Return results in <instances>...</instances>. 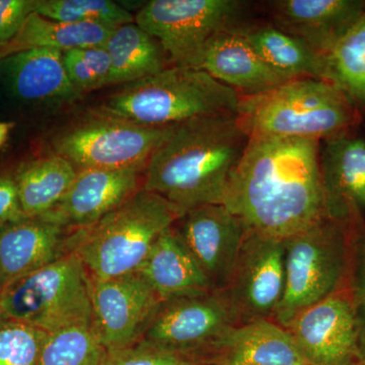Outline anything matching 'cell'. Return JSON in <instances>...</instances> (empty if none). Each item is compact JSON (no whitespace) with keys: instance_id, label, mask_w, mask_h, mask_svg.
I'll use <instances>...</instances> for the list:
<instances>
[{"instance_id":"28","label":"cell","mask_w":365,"mask_h":365,"mask_svg":"<svg viewBox=\"0 0 365 365\" xmlns=\"http://www.w3.org/2000/svg\"><path fill=\"white\" fill-rule=\"evenodd\" d=\"M107 349L91 326L48 333L38 365H104Z\"/></svg>"},{"instance_id":"1","label":"cell","mask_w":365,"mask_h":365,"mask_svg":"<svg viewBox=\"0 0 365 365\" xmlns=\"http://www.w3.org/2000/svg\"><path fill=\"white\" fill-rule=\"evenodd\" d=\"M319 148L314 139L250 137L222 205L257 234L284 241L302 232L325 216Z\"/></svg>"},{"instance_id":"23","label":"cell","mask_w":365,"mask_h":365,"mask_svg":"<svg viewBox=\"0 0 365 365\" xmlns=\"http://www.w3.org/2000/svg\"><path fill=\"white\" fill-rule=\"evenodd\" d=\"M235 30L270 68L287 81L297 78L323 81L322 55L304 41L274 25L235 26Z\"/></svg>"},{"instance_id":"31","label":"cell","mask_w":365,"mask_h":365,"mask_svg":"<svg viewBox=\"0 0 365 365\" xmlns=\"http://www.w3.org/2000/svg\"><path fill=\"white\" fill-rule=\"evenodd\" d=\"M67 76L81 93L107 86L111 58L105 46L76 48L63 53Z\"/></svg>"},{"instance_id":"2","label":"cell","mask_w":365,"mask_h":365,"mask_svg":"<svg viewBox=\"0 0 365 365\" xmlns=\"http://www.w3.org/2000/svg\"><path fill=\"white\" fill-rule=\"evenodd\" d=\"M249 140L237 113L174 125L151 155L143 189L167 199L181 217L197 206L222 204Z\"/></svg>"},{"instance_id":"5","label":"cell","mask_w":365,"mask_h":365,"mask_svg":"<svg viewBox=\"0 0 365 365\" xmlns=\"http://www.w3.org/2000/svg\"><path fill=\"white\" fill-rule=\"evenodd\" d=\"M241 98L203 69L170 66L125 85L101 108L139 124L165 127L220 113H237Z\"/></svg>"},{"instance_id":"25","label":"cell","mask_w":365,"mask_h":365,"mask_svg":"<svg viewBox=\"0 0 365 365\" xmlns=\"http://www.w3.org/2000/svg\"><path fill=\"white\" fill-rule=\"evenodd\" d=\"M113 30L91 24L53 21L32 13L13 39L0 47V59L33 49H55L64 53L76 48L105 45Z\"/></svg>"},{"instance_id":"13","label":"cell","mask_w":365,"mask_h":365,"mask_svg":"<svg viewBox=\"0 0 365 365\" xmlns=\"http://www.w3.org/2000/svg\"><path fill=\"white\" fill-rule=\"evenodd\" d=\"M81 95L67 76L59 50H28L0 59V102L14 110L61 107Z\"/></svg>"},{"instance_id":"6","label":"cell","mask_w":365,"mask_h":365,"mask_svg":"<svg viewBox=\"0 0 365 365\" xmlns=\"http://www.w3.org/2000/svg\"><path fill=\"white\" fill-rule=\"evenodd\" d=\"M0 312L46 333L91 327V278L69 252L49 265L2 288Z\"/></svg>"},{"instance_id":"10","label":"cell","mask_w":365,"mask_h":365,"mask_svg":"<svg viewBox=\"0 0 365 365\" xmlns=\"http://www.w3.org/2000/svg\"><path fill=\"white\" fill-rule=\"evenodd\" d=\"M237 319L220 292L186 295L165 300L143 339L193 360L212 353Z\"/></svg>"},{"instance_id":"14","label":"cell","mask_w":365,"mask_h":365,"mask_svg":"<svg viewBox=\"0 0 365 365\" xmlns=\"http://www.w3.org/2000/svg\"><path fill=\"white\" fill-rule=\"evenodd\" d=\"M288 330L307 365H346L359 356V319L352 292L339 290L309 307Z\"/></svg>"},{"instance_id":"27","label":"cell","mask_w":365,"mask_h":365,"mask_svg":"<svg viewBox=\"0 0 365 365\" xmlns=\"http://www.w3.org/2000/svg\"><path fill=\"white\" fill-rule=\"evenodd\" d=\"M323 60V81L339 88L355 108L365 109V13Z\"/></svg>"},{"instance_id":"19","label":"cell","mask_w":365,"mask_h":365,"mask_svg":"<svg viewBox=\"0 0 365 365\" xmlns=\"http://www.w3.org/2000/svg\"><path fill=\"white\" fill-rule=\"evenodd\" d=\"M274 26L326 54L365 13L356 0H276L269 2Z\"/></svg>"},{"instance_id":"39","label":"cell","mask_w":365,"mask_h":365,"mask_svg":"<svg viewBox=\"0 0 365 365\" xmlns=\"http://www.w3.org/2000/svg\"><path fill=\"white\" fill-rule=\"evenodd\" d=\"M0 292H1V284H0Z\"/></svg>"},{"instance_id":"16","label":"cell","mask_w":365,"mask_h":365,"mask_svg":"<svg viewBox=\"0 0 365 365\" xmlns=\"http://www.w3.org/2000/svg\"><path fill=\"white\" fill-rule=\"evenodd\" d=\"M143 170H78L61 201L43 217L69 230L90 227L128 200L139 188Z\"/></svg>"},{"instance_id":"38","label":"cell","mask_w":365,"mask_h":365,"mask_svg":"<svg viewBox=\"0 0 365 365\" xmlns=\"http://www.w3.org/2000/svg\"><path fill=\"white\" fill-rule=\"evenodd\" d=\"M197 365H218V364H197Z\"/></svg>"},{"instance_id":"26","label":"cell","mask_w":365,"mask_h":365,"mask_svg":"<svg viewBox=\"0 0 365 365\" xmlns=\"http://www.w3.org/2000/svg\"><path fill=\"white\" fill-rule=\"evenodd\" d=\"M104 46L112 63L107 86L128 85L167 68L162 46L135 23L114 29Z\"/></svg>"},{"instance_id":"32","label":"cell","mask_w":365,"mask_h":365,"mask_svg":"<svg viewBox=\"0 0 365 365\" xmlns=\"http://www.w3.org/2000/svg\"><path fill=\"white\" fill-rule=\"evenodd\" d=\"M198 362L140 340L121 349L108 351L104 365H197Z\"/></svg>"},{"instance_id":"17","label":"cell","mask_w":365,"mask_h":365,"mask_svg":"<svg viewBox=\"0 0 365 365\" xmlns=\"http://www.w3.org/2000/svg\"><path fill=\"white\" fill-rule=\"evenodd\" d=\"M326 217L346 225L365 211V140L346 134L319 148Z\"/></svg>"},{"instance_id":"29","label":"cell","mask_w":365,"mask_h":365,"mask_svg":"<svg viewBox=\"0 0 365 365\" xmlns=\"http://www.w3.org/2000/svg\"><path fill=\"white\" fill-rule=\"evenodd\" d=\"M34 13L53 21L111 29L135 21L124 7L110 0H36Z\"/></svg>"},{"instance_id":"18","label":"cell","mask_w":365,"mask_h":365,"mask_svg":"<svg viewBox=\"0 0 365 365\" xmlns=\"http://www.w3.org/2000/svg\"><path fill=\"white\" fill-rule=\"evenodd\" d=\"M71 230L43 216L25 217L0 228L2 288L69 253Z\"/></svg>"},{"instance_id":"3","label":"cell","mask_w":365,"mask_h":365,"mask_svg":"<svg viewBox=\"0 0 365 365\" xmlns=\"http://www.w3.org/2000/svg\"><path fill=\"white\" fill-rule=\"evenodd\" d=\"M180 218L167 199L143 188L90 227L71 230L67 245L91 279H110L138 271L158 237Z\"/></svg>"},{"instance_id":"30","label":"cell","mask_w":365,"mask_h":365,"mask_svg":"<svg viewBox=\"0 0 365 365\" xmlns=\"http://www.w3.org/2000/svg\"><path fill=\"white\" fill-rule=\"evenodd\" d=\"M47 335L0 312V365H38Z\"/></svg>"},{"instance_id":"21","label":"cell","mask_w":365,"mask_h":365,"mask_svg":"<svg viewBox=\"0 0 365 365\" xmlns=\"http://www.w3.org/2000/svg\"><path fill=\"white\" fill-rule=\"evenodd\" d=\"M215 354L218 365H307L289 330L272 319L234 327Z\"/></svg>"},{"instance_id":"35","label":"cell","mask_w":365,"mask_h":365,"mask_svg":"<svg viewBox=\"0 0 365 365\" xmlns=\"http://www.w3.org/2000/svg\"><path fill=\"white\" fill-rule=\"evenodd\" d=\"M25 217L14 177L0 176V228Z\"/></svg>"},{"instance_id":"8","label":"cell","mask_w":365,"mask_h":365,"mask_svg":"<svg viewBox=\"0 0 365 365\" xmlns=\"http://www.w3.org/2000/svg\"><path fill=\"white\" fill-rule=\"evenodd\" d=\"M173 127L139 124L100 108L54 134L52 145L78 170H143Z\"/></svg>"},{"instance_id":"11","label":"cell","mask_w":365,"mask_h":365,"mask_svg":"<svg viewBox=\"0 0 365 365\" xmlns=\"http://www.w3.org/2000/svg\"><path fill=\"white\" fill-rule=\"evenodd\" d=\"M284 241L248 230L227 284L220 290L237 325L272 319L284 294Z\"/></svg>"},{"instance_id":"15","label":"cell","mask_w":365,"mask_h":365,"mask_svg":"<svg viewBox=\"0 0 365 365\" xmlns=\"http://www.w3.org/2000/svg\"><path fill=\"white\" fill-rule=\"evenodd\" d=\"M215 292L227 284L248 228L222 204L190 209L174 225Z\"/></svg>"},{"instance_id":"33","label":"cell","mask_w":365,"mask_h":365,"mask_svg":"<svg viewBox=\"0 0 365 365\" xmlns=\"http://www.w3.org/2000/svg\"><path fill=\"white\" fill-rule=\"evenodd\" d=\"M36 0H0V47L7 44L34 13Z\"/></svg>"},{"instance_id":"22","label":"cell","mask_w":365,"mask_h":365,"mask_svg":"<svg viewBox=\"0 0 365 365\" xmlns=\"http://www.w3.org/2000/svg\"><path fill=\"white\" fill-rule=\"evenodd\" d=\"M138 272L163 302L213 290L174 225L158 237Z\"/></svg>"},{"instance_id":"37","label":"cell","mask_w":365,"mask_h":365,"mask_svg":"<svg viewBox=\"0 0 365 365\" xmlns=\"http://www.w3.org/2000/svg\"><path fill=\"white\" fill-rule=\"evenodd\" d=\"M346 365H362V364L359 359H355L354 361L350 362V364Z\"/></svg>"},{"instance_id":"36","label":"cell","mask_w":365,"mask_h":365,"mask_svg":"<svg viewBox=\"0 0 365 365\" xmlns=\"http://www.w3.org/2000/svg\"><path fill=\"white\" fill-rule=\"evenodd\" d=\"M14 126V122H0V148L6 143Z\"/></svg>"},{"instance_id":"4","label":"cell","mask_w":365,"mask_h":365,"mask_svg":"<svg viewBox=\"0 0 365 365\" xmlns=\"http://www.w3.org/2000/svg\"><path fill=\"white\" fill-rule=\"evenodd\" d=\"M355 106L335 86L297 78L274 90L242 97L237 116L251 136L327 140L344 134L355 119Z\"/></svg>"},{"instance_id":"24","label":"cell","mask_w":365,"mask_h":365,"mask_svg":"<svg viewBox=\"0 0 365 365\" xmlns=\"http://www.w3.org/2000/svg\"><path fill=\"white\" fill-rule=\"evenodd\" d=\"M78 175L69 160L54 153L21 163L14 179L24 212L45 215L66 196Z\"/></svg>"},{"instance_id":"20","label":"cell","mask_w":365,"mask_h":365,"mask_svg":"<svg viewBox=\"0 0 365 365\" xmlns=\"http://www.w3.org/2000/svg\"><path fill=\"white\" fill-rule=\"evenodd\" d=\"M200 69L241 97L262 95L289 81L263 61L235 26L218 33L209 42Z\"/></svg>"},{"instance_id":"9","label":"cell","mask_w":365,"mask_h":365,"mask_svg":"<svg viewBox=\"0 0 365 365\" xmlns=\"http://www.w3.org/2000/svg\"><path fill=\"white\" fill-rule=\"evenodd\" d=\"M242 9L239 0H151L135 24L160 43L173 66L200 68L209 42L235 26Z\"/></svg>"},{"instance_id":"7","label":"cell","mask_w":365,"mask_h":365,"mask_svg":"<svg viewBox=\"0 0 365 365\" xmlns=\"http://www.w3.org/2000/svg\"><path fill=\"white\" fill-rule=\"evenodd\" d=\"M284 294L272 321L288 329L309 307L339 292L348 268L345 225L322 217L284 240Z\"/></svg>"},{"instance_id":"34","label":"cell","mask_w":365,"mask_h":365,"mask_svg":"<svg viewBox=\"0 0 365 365\" xmlns=\"http://www.w3.org/2000/svg\"><path fill=\"white\" fill-rule=\"evenodd\" d=\"M356 268L353 280L352 295L359 319V356L357 359L365 365V242L357 251Z\"/></svg>"},{"instance_id":"12","label":"cell","mask_w":365,"mask_h":365,"mask_svg":"<svg viewBox=\"0 0 365 365\" xmlns=\"http://www.w3.org/2000/svg\"><path fill=\"white\" fill-rule=\"evenodd\" d=\"M91 328L107 351L143 339L163 300L138 271L91 279Z\"/></svg>"}]
</instances>
